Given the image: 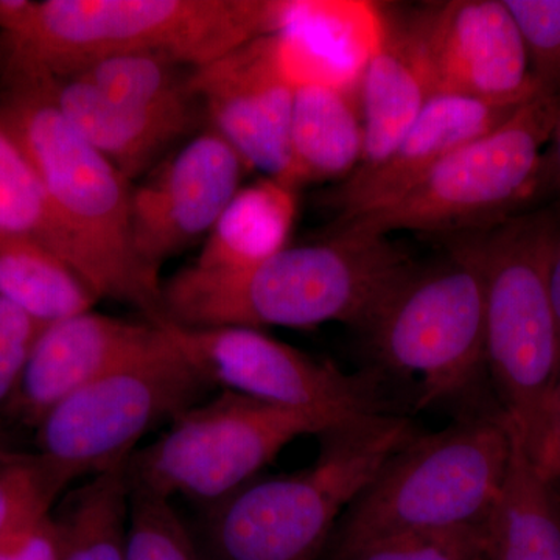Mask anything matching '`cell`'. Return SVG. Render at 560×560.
<instances>
[{
  "label": "cell",
  "mask_w": 560,
  "mask_h": 560,
  "mask_svg": "<svg viewBox=\"0 0 560 560\" xmlns=\"http://www.w3.org/2000/svg\"><path fill=\"white\" fill-rule=\"evenodd\" d=\"M411 265L388 235L337 226L326 241L289 246L245 270L179 271L162 285L164 320L249 329L345 323L361 330Z\"/></svg>",
  "instance_id": "6da1fadb"
},
{
  "label": "cell",
  "mask_w": 560,
  "mask_h": 560,
  "mask_svg": "<svg viewBox=\"0 0 560 560\" xmlns=\"http://www.w3.org/2000/svg\"><path fill=\"white\" fill-rule=\"evenodd\" d=\"M0 131L22 151L91 261V290L165 319L160 271L143 264L131 237L130 180L83 139L50 94L46 73L10 68L0 92Z\"/></svg>",
  "instance_id": "7a4b0ae2"
},
{
  "label": "cell",
  "mask_w": 560,
  "mask_h": 560,
  "mask_svg": "<svg viewBox=\"0 0 560 560\" xmlns=\"http://www.w3.org/2000/svg\"><path fill=\"white\" fill-rule=\"evenodd\" d=\"M282 2L267 0H44L7 32V65L65 79L83 62L158 51L200 68L278 33Z\"/></svg>",
  "instance_id": "3957f363"
},
{
  "label": "cell",
  "mask_w": 560,
  "mask_h": 560,
  "mask_svg": "<svg viewBox=\"0 0 560 560\" xmlns=\"http://www.w3.org/2000/svg\"><path fill=\"white\" fill-rule=\"evenodd\" d=\"M416 434L410 420L385 411L323 431L311 467L256 478L209 508V560H315L350 503Z\"/></svg>",
  "instance_id": "277c9868"
},
{
  "label": "cell",
  "mask_w": 560,
  "mask_h": 560,
  "mask_svg": "<svg viewBox=\"0 0 560 560\" xmlns=\"http://www.w3.org/2000/svg\"><path fill=\"white\" fill-rule=\"evenodd\" d=\"M469 235L485 283L486 370L501 415L533 455L560 377L551 298L560 208L521 212Z\"/></svg>",
  "instance_id": "5b68a950"
},
{
  "label": "cell",
  "mask_w": 560,
  "mask_h": 560,
  "mask_svg": "<svg viewBox=\"0 0 560 560\" xmlns=\"http://www.w3.org/2000/svg\"><path fill=\"white\" fill-rule=\"evenodd\" d=\"M512 431L501 412L416 434L383 463L341 515L329 560L411 530L488 522L510 469Z\"/></svg>",
  "instance_id": "8992f818"
},
{
  "label": "cell",
  "mask_w": 560,
  "mask_h": 560,
  "mask_svg": "<svg viewBox=\"0 0 560 560\" xmlns=\"http://www.w3.org/2000/svg\"><path fill=\"white\" fill-rule=\"evenodd\" d=\"M383 370L415 378L419 404L458 399L486 370L485 283L470 235L408 268L361 329Z\"/></svg>",
  "instance_id": "52a82bcc"
},
{
  "label": "cell",
  "mask_w": 560,
  "mask_h": 560,
  "mask_svg": "<svg viewBox=\"0 0 560 560\" xmlns=\"http://www.w3.org/2000/svg\"><path fill=\"white\" fill-rule=\"evenodd\" d=\"M560 95L539 94L492 131L448 154L396 201L337 224L375 235L474 234L539 200L541 156Z\"/></svg>",
  "instance_id": "ba28073f"
},
{
  "label": "cell",
  "mask_w": 560,
  "mask_h": 560,
  "mask_svg": "<svg viewBox=\"0 0 560 560\" xmlns=\"http://www.w3.org/2000/svg\"><path fill=\"white\" fill-rule=\"evenodd\" d=\"M337 425L223 390L173 420L127 463L131 490L213 506L259 478L290 442Z\"/></svg>",
  "instance_id": "9c48e42d"
},
{
  "label": "cell",
  "mask_w": 560,
  "mask_h": 560,
  "mask_svg": "<svg viewBox=\"0 0 560 560\" xmlns=\"http://www.w3.org/2000/svg\"><path fill=\"white\" fill-rule=\"evenodd\" d=\"M213 388L168 337L164 348L55 405L36 427L38 453L75 480L116 469L128 463L150 431L208 400Z\"/></svg>",
  "instance_id": "30bf717a"
},
{
  "label": "cell",
  "mask_w": 560,
  "mask_h": 560,
  "mask_svg": "<svg viewBox=\"0 0 560 560\" xmlns=\"http://www.w3.org/2000/svg\"><path fill=\"white\" fill-rule=\"evenodd\" d=\"M215 386L331 423L382 412L375 383L313 359L260 329L158 324Z\"/></svg>",
  "instance_id": "8fae6325"
},
{
  "label": "cell",
  "mask_w": 560,
  "mask_h": 560,
  "mask_svg": "<svg viewBox=\"0 0 560 560\" xmlns=\"http://www.w3.org/2000/svg\"><path fill=\"white\" fill-rule=\"evenodd\" d=\"M189 90L205 106L213 130L249 168L300 187L290 150L294 86L283 69L276 33L191 69Z\"/></svg>",
  "instance_id": "7c38bea8"
},
{
  "label": "cell",
  "mask_w": 560,
  "mask_h": 560,
  "mask_svg": "<svg viewBox=\"0 0 560 560\" xmlns=\"http://www.w3.org/2000/svg\"><path fill=\"white\" fill-rule=\"evenodd\" d=\"M412 24L425 51L434 95L515 109L541 94L503 0L433 3Z\"/></svg>",
  "instance_id": "4fadbf2b"
},
{
  "label": "cell",
  "mask_w": 560,
  "mask_h": 560,
  "mask_svg": "<svg viewBox=\"0 0 560 560\" xmlns=\"http://www.w3.org/2000/svg\"><path fill=\"white\" fill-rule=\"evenodd\" d=\"M248 168L241 154L209 128L132 189V245L143 264L160 271L165 260L209 235Z\"/></svg>",
  "instance_id": "5bb4252c"
},
{
  "label": "cell",
  "mask_w": 560,
  "mask_h": 560,
  "mask_svg": "<svg viewBox=\"0 0 560 560\" xmlns=\"http://www.w3.org/2000/svg\"><path fill=\"white\" fill-rule=\"evenodd\" d=\"M167 342L165 330L150 320L132 323L92 311L58 320L40 331L5 411L38 427L70 394Z\"/></svg>",
  "instance_id": "9a60e30c"
},
{
  "label": "cell",
  "mask_w": 560,
  "mask_h": 560,
  "mask_svg": "<svg viewBox=\"0 0 560 560\" xmlns=\"http://www.w3.org/2000/svg\"><path fill=\"white\" fill-rule=\"evenodd\" d=\"M515 109L433 95L388 156L375 167L350 173L327 191L324 205L335 210L337 224L381 209L412 189L453 151L510 119Z\"/></svg>",
  "instance_id": "2e32d148"
},
{
  "label": "cell",
  "mask_w": 560,
  "mask_h": 560,
  "mask_svg": "<svg viewBox=\"0 0 560 560\" xmlns=\"http://www.w3.org/2000/svg\"><path fill=\"white\" fill-rule=\"evenodd\" d=\"M385 32L371 2H283L280 58L293 86L318 83L353 92Z\"/></svg>",
  "instance_id": "e0dca14e"
},
{
  "label": "cell",
  "mask_w": 560,
  "mask_h": 560,
  "mask_svg": "<svg viewBox=\"0 0 560 560\" xmlns=\"http://www.w3.org/2000/svg\"><path fill=\"white\" fill-rule=\"evenodd\" d=\"M47 80L51 97L69 124L128 180L145 172L197 119L195 106L138 108L110 101L81 80L50 75Z\"/></svg>",
  "instance_id": "ac0fdd59"
},
{
  "label": "cell",
  "mask_w": 560,
  "mask_h": 560,
  "mask_svg": "<svg viewBox=\"0 0 560 560\" xmlns=\"http://www.w3.org/2000/svg\"><path fill=\"white\" fill-rule=\"evenodd\" d=\"M359 91L364 150L355 171H368L388 156L434 95L412 20L399 24L385 16V32L363 70Z\"/></svg>",
  "instance_id": "d6986e66"
},
{
  "label": "cell",
  "mask_w": 560,
  "mask_h": 560,
  "mask_svg": "<svg viewBox=\"0 0 560 560\" xmlns=\"http://www.w3.org/2000/svg\"><path fill=\"white\" fill-rule=\"evenodd\" d=\"M512 441L510 469L486 523L488 560H560L558 489L514 431Z\"/></svg>",
  "instance_id": "ffe728a7"
},
{
  "label": "cell",
  "mask_w": 560,
  "mask_h": 560,
  "mask_svg": "<svg viewBox=\"0 0 560 560\" xmlns=\"http://www.w3.org/2000/svg\"><path fill=\"white\" fill-rule=\"evenodd\" d=\"M353 92L330 84L294 88L290 150L298 184L340 180L359 167L363 121Z\"/></svg>",
  "instance_id": "44dd1931"
},
{
  "label": "cell",
  "mask_w": 560,
  "mask_h": 560,
  "mask_svg": "<svg viewBox=\"0 0 560 560\" xmlns=\"http://www.w3.org/2000/svg\"><path fill=\"white\" fill-rule=\"evenodd\" d=\"M296 189L261 178L241 187L221 213L195 267L235 271L254 267L289 248L296 220Z\"/></svg>",
  "instance_id": "7402d4cb"
},
{
  "label": "cell",
  "mask_w": 560,
  "mask_h": 560,
  "mask_svg": "<svg viewBox=\"0 0 560 560\" xmlns=\"http://www.w3.org/2000/svg\"><path fill=\"white\" fill-rule=\"evenodd\" d=\"M0 298L50 326L92 311L94 293L57 254L25 235L0 230Z\"/></svg>",
  "instance_id": "603a6c76"
},
{
  "label": "cell",
  "mask_w": 560,
  "mask_h": 560,
  "mask_svg": "<svg viewBox=\"0 0 560 560\" xmlns=\"http://www.w3.org/2000/svg\"><path fill=\"white\" fill-rule=\"evenodd\" d=\"M130 506L127 464L70 492L54 517L61 560H128Z\"/></svg>",
  "instance_id": "cb8c5ba5"
},
{
  "label": "cell",
  "mask_w": 560,
  "mask_h": 560,
  "mask_svg": "<svg viewBox=\"0 0 560 560\" xmlns=\"http://www.w3.org/2000/svg\"><path fill=\"white\" fill-rule=\"evenodd\" d=\"M0 230L39 242L65 260L91 290L88 254L55 209L31 162L3 131H0Z\"/></svg>",
  "instance_id": "d4e9b609"
},
{
  "label": "cell",
  "mask_w": 560,
  "mask_h": 560,
  "mask_svg": "<svg viewBox=\"0 0 560 560\" xmlns=\"http://www.w3.org/2000/svg\"><path fill=\"white\" fill-rule=\"evenodd\" d=\"M183 65L158 51H127L83 62L65 79L90 84L110 101L149 109L200 105L189 90Z\"/></svg>",
  "instance_id": "484cf974"
},
{
  "label": "cell",
  "mask_w": 560,
  "mask_h": 560,
  "mask_svg": "<svg viewBox=\"0 0 560 560\" xmlns=\"http://www.w3.org/2000/svg\"><path fill=\"white\" fill-rule=\"evenodd\" d=\"M75 478L39 453H16L0 463V540L51 514Z\"/></svg>",
  "instance_id": "4316f807"
},
{
  "label": "cell",
  "mask_w": 560,
  "mask_h": 560,
  "mask_svg": "<svg viewBox=\"0 0 560 560\" xmlns=\"http://www.w3.org/2000/svg\"><path fill=\"white\" fill-rule=\"evenodd\" d=\"M128 560H209L198 550L172 500L131 490Z\"/></svg>",
  "instance_id": "83f0119b"
},
{
  "label": "cell",
  "mask_w": 560,
  "mask_h": 560,
  "mask_svg": "<svg viewBox=\"0 0 560 560\" xmlns=\"http://www.w3.org/2000/svg\"><path fill=\"white\" fill-rule=\"evenodd\" d=\"M486 523L396 534L372 541L346 560H488Z\"/></svg>",
  "instance_id": "f1b7e54d"
},
{
  "label": "cell",
  "mask_w": 560,
  "mask_h": 560,
  "mask_svg": "<svg viewBox=\"0 0 560 560\" xmlns=\"http://www.w3.org/2000/svg\"><path fill=\"white\" fill-rule=\"evenodd\" d=\"M541 94L560 95V0H503Z\"/></svg>",
  "instance_id": "f546056e"
},
{
  "label": "cell",
  "mask_w": 560,
  "mask_h": 560,
  "mask_svg": "<svg viewBox=\"0 0 560 560\" xmlns=\"http://www.w3.org/2000/svg\"><path fill=\"white\" fill-rule=\"evenodd\" d=\"M46 327L0 298V411L13 399L33 346Z\"/></svg>",
  "instance_id": "4dcf8cb0"
},
{
  "label": "cell",
  "mask_w": 560,
  "mask_h": 560,
  "mask_svg": "<svg viewBox=\"0 0 560 560\" xmlns=\"http://www.w3.org/2000/svg\"><path fill=\"white\" fill-rule=\"evenodd\" d=\"M0 560H61L54 515L22 526L0 540Z\"/></svg>",
  "instance_id": "1f68e13d"
},
{
  "label": "cell",
  "mask_w": 560,
  "mask_h": 560,
  "mask_svg": "<svg viewBox=\"0 0 560 560\" xmlns=\"http://www.w3.org/2000/svg\"><path fill=\"white\" fill-rule=\"evenodd\" d=\"M529 456L550 480L560 478V377L552 389L539 444Z\"/></svg>",
  "instance_id": "d6a6232c"
},
{
  "label": "cell",
  "mask_w": 560,
  "mask_h": 560,
  "mask_svg": "<svg viewBox=\"0 0 560 560\" xmlns=\"http://www.w3.org/2000/svg\"><path fill=\"white\" fill-rule=\"evenodd\" d=\"M540 198H558L560 200V109L550 142L541 156L539 200Z\"/></svg>",
  "instance_id": "836d02e7"
},
{
  "label": "cell",
  "mask_w": 560,
  "mask_h": 560,
  "mask_svg": "<svg viewBox=\"0 0 560 560\" xmlns=\"http://www.w3.org/2000/svg\"><path fill=\"white\" fill-rule=\"evenodd\" d=\"M551 298L552 305H555L556 319H558L560 341V243L551 265Z\"/></svg>",
  "instance_id": "e575fe53"
},
{
  "label": "cell",
  "mask_w": 560,
  "mask_h": 560,
  "mask_svg": "<svg viewBox=\"0 0 560 560\" xmlns=\"http://www.w3.org/2000/svg\"><path fill=\"white\" fill-rule=\"evenodd\" d=\"M14 455H16V452L9 451V448L0 447V463H2V460L10 459L11 456Z\"/></svg>",
  "instance_id": "d590c367"
},
{
  "label": "cell",
  "mask_w": 560,
  "mask_h": 560,
  "mask_svg": "<svg viewBox=\"0 0 560 560\" xmlns=\"http://www.w3.org/2000/svg\"><path fill=\"white\" fill-rule=\"evenodd\" d=\"M551 481L555 482L556 489H558V492L560 495V478H558V480H551Z\"/></svg>",
  "instance_id": "8d00e7d4"
}]
</instances>
